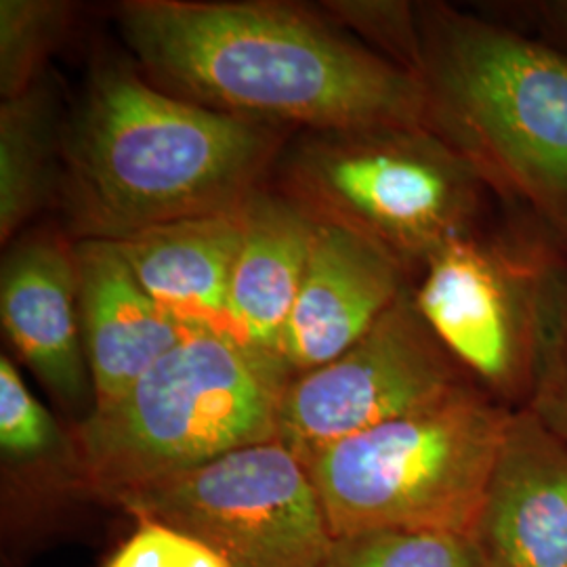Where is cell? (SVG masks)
Returning <instances> with one entry per match:
<instances>
[{
	"instance_id": "obj_1",
	"label": "cell",
	"mask_w": 567,
	"mask_h": 567,
	"mask_svg": "<svg viewBox=\"0 0 567 567\" xmlns=\"http://www.w3.org/2000/svg\"><path fill=\"white\" fill-rule=\"evenodd\" d=\"M118 28L150 81L215 112L307 133L426 126L419 76L295 4L128 0Z\"/></svg>"
},
{
	"instance_id": "obj_2",
	"label": "cell",
	"mask_w": 567,
	"mask_h": 567,
	"mask_svg": "<svg viewBox=\"0 0 567 567\" xmlns=\"http://www.w3.org/2000/svg\"><path fill=\"white\" fill-rule=\"evenodd\" d=\"M61 198L76 240L240 208L282 152L280 126L171 95L100 63L63 133Z\"/></svg>"
},
{
	"instance_id": "obj_3",
	"label": "cell",
	"mask_w": 567,
	"mask_h": 567,
	"mask_svg": "<svg viewBox=\"0 0 567 567\" xmlns=\"http://www.w3.org/2000/svg\"><path fill=\"white\" fill-rule=\"evenodd\" d=\"M419 21L426 126L567 252L566 51L442 2Z\"/></svg>"
},
{
	"instance_id": "obj_4",
	"label": "cell",
	"mask_w": 567,
	"mask_h": 567,
	"mask_svg": "<svg viewBox=\"0 0 567 567\" xmlns=\"http://www.w3.org/2000/svg\"><path fill=\"white\" fill-rule=\"evenodd\" d=\"M290 374L217 334L173 347L124 395L72 426L89 498L126 496L278 437Z\"/></svg>"
},
{
	"instance_id": "obj_5",
	"label": "cell",
	"mask_w": 567,
	"mask_h": 567,
	"mask_svg": "<svg viewBox=\"0 0 567 567\" xmlns=\"http://www.w3.org/2000/svg\"><path fill=\"white\" fill-rule=\"evenodd\" d=\"M280 175L284 196L311 219L377 244L412 284L444 246L494 215L475 168L429 126L305 133Z\"/></svg>"
},
{
	"instance_id": "obj_6",
	"label": "cell",
	"mask_w": 567,
	"mask_h": 567,
	"mask_svg": "<svg viewBox=\"0 0 567 567\" xmlns=\"http://www.w3.org/2000/svg\"><path fill=\"white\" fill-rule=\"evenodd\" d=\"M513 414L471 383L326 447L307 468L332 536L402 529L468 538Z\"/></svg>"
},
{
	"instance_id": "obj_7",
	"label": "cell",
	"mask_w": 567,
	"mask_h": 567,
	"mask_svg": "<svg viewBox=\"0 0 567 567\" xmlns=\"http://www.w3.org/2000/svg\"><path fill=\"white\" fill-rule=\"evenodd\" d=\"M566 269V250L543 227L501 206L444 246L412 292L471 379L517 412L534 398Z\"/></svg>"
},
{
	"instance_id": "obj_8",
	"label": "cell",
	"mask_w": 567,
	"mask_h": 567,
	"mask_svg": "<svg viewBox=\"0 0 567 567\" xmlns=\"http://www.w3.org/2000/svg\"><path fill=\"white\" fill-rule=\"evenodd\" d=\"M118 507L182 529L231 567H320L334 538L309 468L278 437L140 489Z\"/></svg>"
},
{
	"instance_id": "obj_9",
	"label": "cell",
	"mask_w": 567,
	"mask_h": 567,
	"mask_svg": "<svg viewBox=\"0 0 567 567\" xmlns=\"http://www.w3.org/2000/svg\"><path fill=\"white\" fill-rule=\"evenodd\" d=\"M471 383V374L426 324L410 284L339 358L286 385L278 440L307 466L326 447Z\"/></svg>"
},
{
	"instance_id": "obj_10",
	"label": "cell",
	"mask_w": 567,
	"mask_h": 567,
	"mask_svg": "<svg viewBox=\"0 0 567 567\" xmlns=\"http://www.w3.org/2000/svg\"><path fill=\"white\" fill-rule=\"evenodd\" d=\"M0 320L13 351L76 423L95 405L82 343L74 243L32 231L11 243L0 267Z\"/></svg>"
},
{
	"instance_id": "obj_11",
	"label": "cell",
	"mask_w": 567,
	"mask_h": 567,
	"mask_svg": "<svg viewBox=\"0 0 567 567\" xmlns=\"http://www.w3.org/2000/svg\"><path fill=\"white\" fill-rule=\"evenodd\" d=\"M468 543L482 567H567V442L532 410L508 423Z\"/></svg>"
},
{
	"instance_id": "obj_12",
	"label": "cell",
	"mask_w": 567,
	"mask_h": 567,
	"mask_svg": "<svg viewBox=\"0 0 567 567\" xmlns=\"http://www.w3.org/2000/svg\"><path fill=\"white\" fill-rule=\"evenodd\" d=\"M410 284L404 267L377 244L316 221L303 282L280 339L290 381L339 358Z\"/></svg>"
},
{
	"instance_id": "obj_13",
	"label": "cell",
	"mask_w": 567,
	"mask_h": 567,
	"mask_svg": "<svg viewBox=\"0 0 567 567\" xmlns=\"http://www.w3.org/2000/svg\"><path fill=\"white\" fill-rule=\"evenodd\" d=\"M82 343L93 381V410L110 405L187 337L145 292L118 243L74 240ZM91 410V412H93Z\"/></svg>"
},
{
	"instance_id": "obj_14",
	"label": "cell",
	"mask_w": 567,
	"mask_h": 567,
	"mask_svg": "<svg viewBox=\"0 0 567 567\" xmlns=\"http://www.w3.org/2000/svg\"><path fill=\"white\" fill-rule=\"evenodd\" d=\"M244 206L156 225L118 243L145 292L192 332L236 341L229 288L243 246Z\"/></svg>"
},
{
	"instance_id": "obj_15",
	"label": "cell",
	"mask_w": 567,
	"mask_h": 567,
	"mask_svg": "<svg viewBox=\"0 0 567 567\" xmlns=\"http://www.w3.org/2000/svg\"><path fill=\"white\" fill-rule=\"evenodd\" d=\"M313 234L316 219L284 194L257 189L244 206L229 316L236 341L276 364L282 365L280 339L303 282Z\"/></svg>"
},
{
	"instance_id": "obj_16",
	"label": "cell",
	"mask_w": 567,
	"mask_h": 567,
	"mask_svg": "<svg viewBox=\"0 0 567 567\" xmlns=\"http://www.w3.org/2000/svg\"><path fill=\"white\" fill-rule=\"evenodd\" d=\"M0 456L2 515L11 527L37 522L68 498H89L74 431L60 425L7 355L0 358Z\"/></svg>"
},
{
	"instance_id": "obj_17",
	"label": "cell",
	"mask_w": 567,
	"mask_h": 567,
	"mask_svg": "<svg viewBox=\"0 0 567 567\" xmlns=\"http://www.w3.org/2000/svg\"><path fill=\"white\" fill-rule=\"evenodd\" d=\"M55 103L44 82L0 107V243L9 244L53 192Z\"/></svg>"
},
{
	"instance_id": "obj_18",
	"label": "cell",
	"mask_w": 567,
	"mask_h": 567,
	"mask_svg": "<svg viewBox=\"0 0 567 567\" xmlns=\"http://www.w3.org/2000/svg\"><path fill=\"white\" fill-rule=\"evenodd\" d=\"M74 13L61 0H2L0 2V93L20 97L42 81V68L60 44Z\"/></svg>"
},
{
	"instance_id": "obj_19",
	"label": "cell",
	"mask_w": 567,
	"mask_h": 567,
	"mask_svg": "<svg viewBox=\"0 0 567 567\" xmlns=\"http://www.w3.org/2000/svg\"><path fill=\"white\" fill-rule=\"evenodd\" d=\"M320 567H482L468 538L368 529L334 536Z\"/></svg>"
},
{
	"instance_id": "obj_20",
	"label": "cell",
	"mask_w": 567,
	"mask_h": 567,
	"mask_svg": "<svg viewBox=\"0 0 567 567\" xmlns=\"http://www.w3.org/2000/svg\"><path fill=\"white\" fill-rule=\"evenodd\" d=\"M341 28L358 41L421 79L423 39L419 4L402 0H339L326 4Z\"/></svg>"
},
{
	"instance_id": "obj_21",
	"label": "cell",
	"mask_w": 567,
	"mask_h": 567,
	"mask_svg": "<svg viewBox=\"0 0 567 567\" xmlns=\"http://www.w3.org/2000/svg\"><path fill=\"white\" fill-rule=\"evenodd\" d=\"M102 567H231L219 553L182 529L135 517V529Z\"/></svg>"
},
{
	"instance_id": "obj_22",
	"label": "cell",
	"mask_w": 567,
	"mask_h": 567,
	"mask_svg": "<svg viewBox=\"0 0 567 567\" xmlns=\"http://www.w3.org/2000/svg\"><path fill=\"white\" fill-rule=\"evenodd\" d=\"M526 410H532L567 442V269L559 286L536 391Z\"/></svg>"
},
{
	"instance_id": "obj_23",
	"label": "cell",
	"mask_w": 567,
	"mask_h": 567,
	"mask_svg": "<svg viewBox=\"0 0 567 567\" xmlns=\"http://www.w3.org/2000/svg\"><path fill=\"white\" fill-rule=\"evenodd\" d=\"M503 23L567 53V0L501 2Z\"/></svg>"
}]
</instances>
